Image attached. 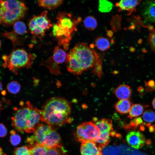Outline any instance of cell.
<instances>
[{
    "instance_id": "obj_1",
    "label": "cell",
    "mask_w": 155,
    "mask_h": 155,
    "mask_svg": "<svg viewBox=\"0 0 155 155\" xmlns=\"http://www.w3.org/2000/svg\"><path fill=\"white\" fill-rule=\"evenodd\" d=\"M100 61L98 54L84 42L76 44L67 54L65 61L68 71L80 75L84 71L96 66Z\"/></svg>"
},
{
    "instance_id": "obj_3",
    "label": "cell",
    "mask_w": 155,
    "mask_h": 155,
    "mask_svg": "<svg viewBox=\"0 0 155 155\" xmlns=\"http://www.w3.org/2000/svg\"><path fill=\"white\" fill-rule=\"evenodd\" d=\"M40 110L34 107L29 102L26 105L17 110L11 117L13 127L19 132L30 133L41 120Z\"/></svg>"
},
{
    "instance_id": "obj_32",
    "label": "cell",
    "mask_w": 155,
    "mask_h": 155,
    "mask_svg": "<svg viewBox=\"0 0 155 155\" xmlns=\"http://www.w3.org/2000/svg\"><path fill=\"white\" fill-rule=\"evenodd\" d=\"M149 129L150 132H153L155 130V126L154 125L150 126Z\"/></svg>"
},
{
    "instance_id": "obj_21",
    "label": "cell",
    "mask_w": 155,
    "mask_h": 155,
    "mask_svg": "<svg viewBox=\"0 0 155 155\" xmlns=\"http://www.w3.org/2000/svg\"><path fill=\"white\" fill-rule=\"evenodd\" d=\"M95 45L97 49L103 51L109 48L110 43L107 38L103 37H100L95 40Z\"/></svg>"
},
{
    "instance_id": "obj_34",
    "label": "cell",
    "mask_w": 155,
    "mask_h": 155,
    "mask_svg": "<svg viewBox=\"0 0 155 155\" xmlns=\"http://www.w3.org/2000/svg\"><path fill=\"white\" fill-rule=\"evenodd\" d=\"M152 104L153 107L155 109V98L153 99Z\"/></svg>"
},
{
    "instance_id": "obj_12",
    "label": "cell",
    "mask_w": 155,
    "mask_h": 155,
    "mask_svg": "<svg viewBox=\"0 0 155 155\" xmlns=\"http://www.w3.org/2000/svg\"><path fill=\"white\" fill-rule=\"evenodd\" d=\"M143 5L142 14L148 22H155V0L147 1Z\"/></svg>"
},
{
    "instance_id": "obj_28",
    "label": "cell",
    "mask_w": 155,
    "mask_h": 155,
    "mask_svg": "<svg viewBox=\"0 0 155 155\" xmlns=\"http://www.w3.org/2000/svg\"><path fill=\"white\" fill-rule=\"evenodd\" d=\"M10 133L11 135L10 137V140L11 144L14 146L19 145L21 141V137L20 136L16 134L14 130H11Z\"/></svg>"
},
{
    "instance_id": "obj_26",
    "label": "cell",
    "mask_w": 155,
    "mask_h": 155,
    "mask_svg": "<svg viewBox=\"0 0 155 155\" xmlns=\"http://www.w3.org/2000/svg\"><path fill=\"white\" fill-rule=\"evenodd\" d=\"M111 2L106 0H100L99 1V10L102 12H107L110 11L113 7Z\"/></svg>"
},
{
    "instance_id": "obj_35",
    "label": "cell",
    "mask_w": 155,
    "mask_h": 155,
    "mask_svg": "<svg viewBox=\"0 0 155 155\" xmlns=\"http://www.w3.org/2000/svg\"><path fill=\"white\" fill-rule=\"evenodd\" d=\"M0 155H5L3 152L1 148L0 147Z\"/></svg>"
},
{
    "instance_id": "obj_23",
    "label": "cell",
    "mask_w": 155,
    "mask_h": 155,
    "mask_svg": "<svg viewBox=\"0 0 155 155\" xmlns=\"http://www.w3.org/2000/svg\"><path fill=\"white\" fill-rule=\"evenodd\" d=\"M85 27L88 30H92L96 29L97 26V22L96 19L91 16H87L84 22Z\"/></svg>"
},
{
    "instance_id": "obj_9",
    "label": "cell",
    "mask_w": 155,
    "mask_h": 155,
    "mask_svg": "<svg viewBox=\"0 0 155 155\" xmlns=\"http://www.w3.org/2000/svg\"><path fill=\"white\" fill-rule=\"evenodd\" d=\"M100 133L99 129L94 123L85 122L77 127L76 136L77 140L83 143L94 142L99 139Z\"/></svg>"
},
{
    "instance_id": "obj_20",
    "label": "cell",
    "mask_w": 155,
    "mask_h": 155,
    "mask_svg": "<svg viewBox=\"0 0 155 155\" xmlns=\"http://www.w3.org/2000/svg\"><path fill=\"white\" fill-rule=\"evenodd\" d=\"M144 111L143 106L139 104L132 105L129 111L128 117L131 119L141 115Z\"/></svg>"
},
{
    "instance_id": "obj_36",
    "label": "cell",
    "mask_w": 155,
    "mask_h": 155,
    "mask_svg": "<svg viewBox=\"0 0 155 155\" xmlns=\"http://www.w3.org/2000/svg\"><path fill=\"white\" fill-rule=\"evenodd\" d=\"M3 85L1 82L0 81V91L2 90Z\"/></svg>"
},
{
    "instance_id": "obj_29",
    "label": "cell",
    "mask_w": 155,
    "mask_h": 155,
    "mask_svg": "<svg viewBox=\"0 0 155 155\" xmlns=\"http://www.w3.org/2000/svg\"><path fill=\"white\" fill-rule=\"evenodd\" d=\"M149 39L150 45L155 50V31L151 33Z\"/></svg>"
},
{
    "instance_id": "obj_17",
    "label": "cell",
    "mask_w": 155,
    "mask_h": 155,
    "mask_svg": "<svg viewBox=\"0 0 155 155\" xmlns=\"http://www.w3.org/2000/svg\"><path fill=\"white\" fill-rule=\"evenodd\" d=\"M67 54L58 46H55L53 52L52 59L56 64H61L66 61Z\"/></svg>"
},
{
    "instance_id": "obj_5",
    "label": "cell",
    "mask_w": 155,
    "mask_h": 155,
    "mask_svg": "<svg viewBox=\"0 0 155 155\" xmlns=\"http://www.w3.org/2000/svg\"><path fill=\"white\" fill-rule=\"evenodd\" d=\"M27 141L30 145L36 144L47 148L62 146L61 137L54 126L47 124H38Z\"/></svg>"
},
{
    "instance_id": "obj_16",
    "label": "cell",
    "mask_w": 155,
    "mask_h": 155,
    "mask_svg": "<svg viewBox=\"0 0 155 155\" xmlns=\"http://www.w3.org/2000/svg\"><path fill=\"white\" fill-rule=\"evenodd\" d=\"M131 92L130 86L125 84L120 85L114 91L115 95L119 100L129 99L131 95Z\"/></svg>"
},
{
    "instance_id": "obj_30",
    "label": "cell",
    "mask_w": 155,
    "mask_h": 155,
    "mask_svg": "<svg viewBox=\"0 0 155 155\" xmlns=\"http://www.w3.org/2000/svg\"><path fill=\"white\" fill-rule=\"evenodd\" d=\"M7 133V130L4 125L2 123H0V137H3Z\"/></svg>"
},
{
    "instance_id": "obj_7",
    "label": "cell",
    "mask_w": 155,
    "mask_h": 155,
    "mask_svg": "<svg viewBox=\"0 0 155 155\" xmlns=\"http://www.w3.org/2000/svg\"><path fill=\"white\" fill-rule=\"evenodd\" d=\"M35 58V55L28 53L24 49H16L8 56H3L2 58L4 61L3 67H7L13 72H16L22 68H29Z\"/></svg>"
},
{
    "instance_id": "obj_8",
    "label": "cell",
    "mask_w": 155,
    "mask_h": 155,
    "mask_svg": "<svg viewBox=\"0 0 155 155\" xmlns=\"http://www.w3.org/2000/svg\"><path fill=\"white\" fill-rule=\"evenodd\" d=\"M47 14V11L45 10L29 20V29L33 36L40 38L45 36L46 31L52 26Z\"/></svg>"
},
{
    "instance_id": "obj_33",
    "label": "cell",
    "mask_w": 155,
    "mask_h": 155,
    "mask_svg": "<svg viewBox=\"0 0 155 155\" xmlns=\"http://www.w3.org/2000/svg\"><path fill=\"white\" fill-rule=\"evenodd\" d=\"M1 1L0 0V23H1L2 22L1 19Z\"/></svg>"
},
{
    "instance_id": "obj_6",
    "label": "cell",
    "mask_w": 155,
    "mask_h": 155,
    "mask_svg": "<svg viewBox=\"0 0 155 155\" xmlns=\"http://www.w3.org/2000/svg\"><path fill=\"white\" fill-rule=\"evenodd\" d=\"M27 10L24 3L20 1H1L2 22L5 24H14L25 16Z\"/></svg>"
},
{
    "instance_id": "obj_11",
    "label": "cell",
    "mask_w": 155,
    "mask_h": 155,
    "mask_svg": "<svg viewBox=\"0 0 155 155\" xmlns=\"http://www.w3.org/2000/svg\"><path fill=\"white\" fill-rule=\"evenodd\" d=\"M126 139L128 144L132 147L139 149L142 147L145 143L144 135L139 131L129 132L127 134Z\"/></svg>"
},
{
    "instance_id": "obj_14",
    "label": "cell",
    "mask_w": 155,
    "mask_h": 155,
    "mask_svg": "<svg viewBox=\"0 0 155 155\" xmlns=\"http://www.w3.org/2000/svg\"><path fill=\"white\" fill-rule=\"evenodd\" d=\"M141 0H123L117 3L116 6L119 8V11L125 10L128 11V15H130L136 11V7L139 4Z\"/></svg>"
},
{
    "instance_id": "obj_37",
    "label": "cell",
    "mask_w": 155,
    "mask_h": 155,
    "mask_svg": "<svg viewBox=\"0 0 155 155\" xmlns=\"http://www.w3.org/2000/svg\"><path fill=\"white\" fill-rule=\"evenodd\" d=\"M1 106H2V105H1V102L0 101V108H1ZM0 109H1L0 108Z\"/></svg>"
},
{
    "instance_id": "obj_31",
    "label": "cell",
    "mask_w": 155,
    "mask_h": 155,
    "mask_svg": "<svg viewBox=\"0 0 155 155\" xmlns=\"http://www.w3.org/2000/svg\"><path fill=\"white\" fill-rule=\"evenodd\" d=\"M146 85H147L150 87H152L154 85V82L152 80L149 81L148 82H146Z\"/></svg>"
},
{
    "instance_id": "obj_15",
    "label": "cell",
    "mask_w": 155,
    "mask_h": 155,
    "mask_svg": "<svg viewBox=\"0 0 155 155\" xmlns=\"http://www.w3.org/2000/svg\"><path fill=\"white\" fill-rule=\"evenodd\" d=\"M99 129L100 134H114L112 121L109 119H102L94 123Z\"/></svg>"
},
{
    "instance_id": "obj_13",
    "label": "cell",
    "mask_w": 155,
    "mask_h": 155,
    "mask_svg": "<svg viewBox=\"0 0 155 155\" xmlns=\"http://www.w3.org/2000/svg\"><path fill=\"white\" fill-rule=\"evenodd\" d=\"M102 148L95 142L82 143L80 147L82 155H101Z\"/></svg>"
},
{
    "instance_id": "obj_22",
    "label": "cell",
    "mask_w": 155,
    "mask_h": 155,
    "mask_svg": "<svg viewBox=\"0 0 155 155\" xmlns=\"http://www.w3.org/2000/svg\"><path fill=\"white\" fill-rule=\"evenodd\" d=\"M142 118L145 122H144V125L147 126H150L151 123L155 120V112L151 109H147L144 113Z\"/></svg>"
},
{
    "instance_id": "obj_2",
    "label": "cell",
    "mask_w": 155,
    "mask_h": 155,
    "mask_svg": "<svg viewBox=\"0 0 155 155\" xmlns=\"http://www.w3.org/2000/svg\"><path fill=\"white\" fill-rule=\"evenodd\" d=\"M70 103L65 99L53 97L49 99L40 110L41 121L53 126H62L71 119Z\"/></svg>"
},
{
    "instance_id": "obj_10",
    "label": "cell",
    "mask_w": 155,
    "mask_h": 155,
    "mask_svg": "<svg viewBox=\"0 0 155 155\" xmlns=\"http://www.w3.org/2000/svg\"><path fill=\"white\" fill-rule=\"evenodd\" d=\"M29 148L31 155H67L63 146L47 148L34 144L30 145Z\"/></svg>"
},
{
    "instance_id": "obj_18",
    "label": "cell",
    "mask_w": 155,
    "mask_h": 155,
    "mask_svg": "<svg viewBox=\"0 0 155 155\" xmlns=\"http://www.w3.org/2000/svg\"><path fill=\"white\" fill-rule=\"evenodd\" d=\"M131 101L129 99L119 100L115 105L116 111L121 114H125L129 113L132 105Z\"/></svg>"
},
{
    "instance_id": "obj_38",
    "label": "cell",
    "mask_w": 155,
    "mask_h": 155,
    "mask_svg": "<svg viewBox=\"0 0 155 155\" xmlns=\"http://www.w3.org/2000/svg\"><path fill=\"white\" fill-rule=\"evenodd\" d=\"M1 40H0V49L1 47Z\"/></svg>"
},
{
    "instance_id": "obj_4",
    "label": "cell",
    "mask_w": 155,
    "mask_h": 155,
    "mask_svg": "<svg viewBox=\"0 0 155 155\" xmlns=\"http://www.w3.org/2000/svg\"><path fill=\"white\" fill-rule=\"evenodd\" d=\"M57 18L56 23L52 25V34L58 41L59 45L67 50L72 33L76 29L80 18L77 20L73 18L70 14L64 12L59 13Z\"/></svg>"
},
{
    "instance_id": "obj_19",
    "label": "cell",
    "mask_w": 155,
    "mask_h": 155,
    "mask_svg": "<svg viewBox=\"0 0 155 155\" xmlns=\"http://www.w3.org/2000/svg\"><path fill=\"white\" fill-rule=\"evenodd\" d=\"M63 1L61 0H42L38 1V3L40 7L47 9H52L58 7L63 3Z\"/></svg>"
},
{
    "instance_id": "obj_24",
    "label": "cell",
    "mask_w": 155,
    "mask_h": 155,
    "mask_svg": "<svg viewBox=\"0 0 155 155\" xmlns=\"http://www.w3.org/2000/svg\"><path fill=\"white\" fill-rule=\"evenodd\" d=\"M13 29L14 32L17 34L22 35L26 32V27L23 22L18 21L14 23Z\"/></svg>"
},
{
    "instance_id": "obj_27",
    "label": "cell",
    "mask_w": 155,
    "mask_h": 155,
    "mask_svg": "<svg viewBox=\"0 0 155 155\" xmlns=\"http://www.w3.org/2000/svg\"><path fill=\"white\" fill-rule=\"evenodd\" d=\"M13 155H31V154L29 148L26 146H23L16 148Z\"/></svg>"
},
{
    "instance_id": "obj_25",
    "label": "cell",
    "mask_w": 155,
    "mask_h": 155,
    "mask_svg": "<svg viewBox=\"0 0 155 155\" xmlns=\"http://www.w3.org/2000/svg\"><path fill=\"white\" fill-rule=\"evenodd\" d=\"M7 88L9 92L13 94H16L20 91L21 86L18 82L12 81L8 83Z\"/></svg>"
}]
</instances>
